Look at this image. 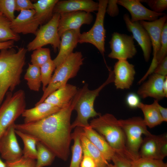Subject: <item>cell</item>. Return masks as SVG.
I'll return each instance as SVG.
<instances>
[{
    "mask_svg": "<svg viewBox=\"0 0 167 167\" xmlns=\"http://www.w3.org/2000/svg\"><path fill=\"white\" fill-rule=\"evenodd\" d=\"M167 23H165L162 29L160 47L156 58L157 66L167 56Z\"/></svg>",
    "mask_w": 167,
    "mask_h": 167,
    "instance_id": "37",
    "label": "cell"
},
{
    "mask_svg": "<svg viewBox=\"0 0 167 167\" xmlns=\"http://www.w3.org/2000/svg\"><path fill=\"white\" fill-rule=\"evenodd\" d=\"M80 167H96L93 160L89 156L83 155Z\"/></svg>",
    "mask_w": 167,
    "mask_h": 167,
    "instance_id": "45",
    "label": "cell"
},
{
    "mask_svg": "<svg viewBox=\"0 0 167 167\" xmlns=\"http://www.w3.org/2000/svg\"><path fill=\"white\" fill-rule=\"evenodd\" d=\"M139 0H118V4L126 9L131 15L130 20L132 22L146 20L152 21L156 20L164 13H157L143 6Z\"/></svg>",
    "mask_w": 167,
    "mask_h": 167,
    "instance_id": "17",
    "label": "cell"
},
{
    "mask_svg": "<svg viewBox=\"0 0 167 167\" xmlns=\"http://www.w3.org/2000/svg\"><path fill=\"white\" fill-rule=\"evenodd\" d=\"M98 3L92 0L58 1L53 10V14H59L79 11L90 13L97 11Z\"/></svg>",
    "mask_w": 167,
    "mask_h": 167,
    "instance_id": "21",
    "label": "cell"
},
{
    "mask_svg": "<svg viewBox=\"0 0 167 167\" xmlns=\"http://www.w3.org/2000/svg\"><path fill=\"white\" fill-rule=\"evenodd\" d=\"M82 133L101 152L108 161L116 152L109 145L105 138L94 129L88 127L82 128Z\"/></svg>",
    "mask_w": 167,
    "mask_h": 167,
    "instance_id": "24",
    "label": "cell"
},
{
    "mask_svg": "<svg viewBox=\"0 0 167 167\" xmlns=\"http://www.w3.org/2000/svg\"><path fill=\"white\" fill-rule=\"evenodd\" d=\"M58 0H38L33 3L35 16L40 25L46 24L52 19L54 7Z\"/></svg>",
    "mask_w": 167,
    "mask_h": 167,
    "instance_id": "25",
    "label": "cell"
},
{
    "mask_svg": "<svg viewBox=\"0 0 167 167\" xmlns=\"http://www.w3.org/2000/svg\"><path fill=\"white\" fill-rule=\"evenodd\" d=\"M98 116L90 121V126L101 135L117 153L131 161L137 159L127 148L125 135L119 120L109 113Z\"/></svg>",
    "mask_w": 167,
    "mask_h": 167,
    "instance_id": "3",
    "label": "cell"
},
{
    "mask_svg": "<svg viewBox=\"0 0 167 167\" xmlns=\"http://www.w3.org/2000/svg\"><path fill=\"white\" fill-rule=\"evenodd\" d=\"M166 76L152 73L139 88L137 94L142 99L151 97L158 101L162 99L165 97L163 85Z\"/></svg>",
    "mask_w": 167,
    "mask_h": 167,
    "instance_id": "19",
    "label": "cell"
},
{
    "mask_svg": "<svg viewBox=\"0 0 167 167\" xmlns=\"http://www.w3.org/2000/svg\"><path fill=\"white\" fill-rule=\"evenodd\" d=\"M108 77L106 81L98 88L91 90L85 84L77 92L71 101L73 110L76 111L77 117L71 124L72 129L77 127L82 128L89 126V119L99 116L100 114L94 109L95 100L101 91L107 85L113 82L114 74L113 71L109 70Z\"/></svg>",
    "mask_w": 167,
    "mask_h": 167,
    "instance_id": "4",
    "label": "cell"
},
{
    "mask_svg": "<svg viewBox=\"0 0 167 167\" xmlns=\"http://www.w3.org/2000/svg\"><path fill=\"white\" fill-rule=\"evenodd\" d=\"M37 157L35 167H43L50 165L56 156L55 154L41 142L36 144Z\"/></svg>",
    "mask_w": 167,
    "mask_h": 167,
    "instance_id": "31",
    "label": "cell"
},
{
    "mask_svg": "<svg viewBox=\"0 0 167 167\" xmlns=\"http://www.w3.org/2000/svg\"><path fill=\"white\" fill-rule=\"evenodd\" d=\"M36 162L35 160L26 158L23 156L15 161L6 162V167H35Z\"/></svg>",
    "mask_w": 167,
    "mask_h": 167,
    "instance_id": "39",
    "label": "cell"
},
{
    "mask_svg": "<svg viewBox=\"0 0 167 167\" xmlns=\"http://www.w3.org/2000/svg\"><path fill=\"white\" fill-rule=\"evenodd\" d=\"M34 9L23 10L11 22V28L15 33L19 34H33L35 35L39 25L35 16Z\"/></svg>",
    "mask_w": 167,
    "mask_h": 167,
    "instance_id": "16",
    "label": "cell"
},
{
    "mask_svg": "<svg viewBox=\"0 0 167 167\" xmlns=\"http://www.w3.org/2000/svg\"><path fill=\"white\" fill-rule=\"evenodd\" d=\"M123 19L128 31L132 33L134 39L141 48L145 61H148L152 46L148 33L139 22H131L128 14H124Z\"/></svg>",
    "mask_w": 167,
    "mask_h": 167,
    "instance_id": "15",
    "label": "cell"
},
{
    "mask_svg": "<svg viewBox=\"0 0 167 167\" xmlns=\"http://www.w3.org/2000/svg\"><path fill=\"white\" fill-rule=\"evenodd\" d=\"M14 41L13 40H10L5 42H0V50L14 47Z\"/></svg>",
    "mask_w": 167,
    "mask_h": 167,
    "instance_id": "47",
    "label": "cell"
},
{
    "mask_svg": "<svg viewBox=\"0 0 167 167\" xmlns=\"http://www.w3.org/2000/svg\"><path fill=\"white\" fill-rule=\"evenodd\" d=\"M111 161L113 163L114 167H131V161L116 152Z\"/></svg>",
    "mask_w": 167,
    "mask_h": 167,
    "instance_id": "40",
    "label": "cell"
},
{
    "mask_svg": "<svg viewBox=\"0 0 167 167\" xmlns=\"http://www.w3.org/2000/svg\"><path fill=\"white\" fill-rule=\"evenodd\" d=\"M71 102L41 120L28 123H15V129L34 137L56 156L66 161L72 140L71 118L73 108Z\"/></svg>",
    "mask_w": 167,
    "mask_h": 167,
    "instance_id": "1",
    "label": "cell"
},
{
    "mask_svg": "<svg viewBox=\"0 0 167 167\" xmlns=\"http://www.w3.org/2000/svg\"><path fill=\"white\" fill-rule=\"evenodd\" d=\"M27 51L24 47L0 50V105L8 91L12 92L20 83Z\"/></svg>",
    "mask_w": 167,
    "mask_h": 167,
    "instance_id": "2",
    "label": "cell"
},
{
    "mask_svg": "<svg viewBox=\"0 0 167 167\" xmlns=\"http://www.w3.org/2000/svg\"><path fill=\"white\" fill-rule=\"evenodd\" d=\"M108 0L98 1V8L95 22L92 27L88 32L80 33L79 43H90L95 46L104 57L106 30L104 20Z\"/></svg>",
    "mask_w": 167,
    "mask_h": 167,
    "instance_id": "8",
    "label": "cell"
},
{
    "mask_svg": "<svg viewBox=\"0 0 167 167\" xmlns=\"http://www.w3.org/2000/svg\"><path fill=\"white\" fill-rule=\"evenodd\" d=\"M40 68L42 89L44 91L51 79L52 74L56 66L53 60L51 59L42 65Z\"/></svg>",
    "mask_w": 167,
    "mask_h": 167,
    "instance_id": "33",
    "label": "cell"
},
{
    "mask_svg": "<svg viewBox=\"0 0 167 167\" xmlns=\"http://www.w3.org/2000/svg\"><path fill=\"white\" fill-rule=\"evenodd\" d=\"M138 108L143 113L144 117L143 119L147 126L153 128L163 122L155 100L151 104L140 102Z\"/></svg>",
    "mask_w": 167,
    "mask_h": 167,
    "instance_id": "27",
    "label": "cell"
},
{
    "mask_svg": "<svg viewBox=\"0 0 167 167\" xmlns=\"http://www.w3.org/2000/svg\"><path fill=\"white\" fill-rule=\"evenodd\" d=\"M167 135L151 134L143 139L139 151L140 157L163 160L167 155Z\"/></svg>",
    "mask_w": 167,
    "mask_h": 167,
    "instance_id": "12",
    "label": "cell"
},
{
    "mask_svg": "<svg viewBox=\"0 0 167 167\" xmlns=\"http://www.w3.org/2000/svg\"><path fill=\"white\" fill-rule=\"evenodd\" d=\"M114 81L116 88L129 89L132 86L135 74L134 66L127 60H118L115 64L113 71Z\"/></svg>",
    "mask_w": 167,
    "mask_h": 167,
    "instance_id": "18",
    "label": "cell"
},
{
    "mask_svg": "<svg viewBox=\"0 0 167 167\" xmlns=\"http://www.w3.org/2000/svg\"><path fill=\"white\" fill-rule=\"evenodd\" d=\"M80 134V139L83 155L91 158L94 161L96 167H108V161L101 152L82 133Z\"/></svg>",
    "mask_w": 167,
    "mask_h": 167,
    "instance_id": "26",
    "label": "cell"
},
{
    "mask_svg": "<svg viewBox=\"0 0 167 167\" xmlns=\"http://www.w3.org/2000/svg\"><path fill=\"white\" fill-rule=\"evenodd\" d=\"M82 128L79 127L75 128L71 133L72 140L74 144L71 148L72 157L69 167H80L83 158V153L80 139V134Z\"/></svg>",
    "mask_w": 167,
    "mask_h": 167,
    "instance_id": "28",
    "label": "cell"
},
{
    "mask_svg": "<svg viewBox=\"0 0 167 167\" xmlns=\"http://www.w3.org/2000/svg\"><path fill=\"white\" fill-rule=\"evenodd\" d=\"M131 167H167L163 160L140 157L131 161Z\"/></svg>",
    "mask_w": 167,
    "mask_h": 167,
    "instance_id": "35",
    "label": "cell"
},
{
    "mask_svg": "<svg viewBox=\"0 0 167 167\" xmlns=\"http://www.w3.org/2000/svg\"><path fill=\"white\" fill-rule=\"evenodd\" d=\"M78 91L74 85L67 84L65 86L52 92L44 102L61 109L68 105Z\"/></svg>",
    "mask_w": 167,
    "mask_h": 167,
    "instance_id": "22",
    "label": "cell"
},
{
    "mask_svg": "<svg viewBox=\"0 0 167 167\" xmlns=\"http://www.w3.org/2000/svg\"><path fill=\"white\" fill-rule=\"evenodd\" d=\"M108 167H114L113 164H109Z\"/></svg>",
    "mask_w": 167,
    "mask_h": 167,
    "instance_id": "50",
    "label": "cell"
},
{
    "mask_svg": "<svg viewBox=\"0 0 167 167\" xmlns=\"http://www.w3.org/2000/svg\"><path fill=\"white\" fill-rule=\"evenodd\" d=\"M118 120L125 135L127 149L137 159L140 157L139 150L143 140L142 135L146 136L151 134L148 130L143 119L135 117Z\"/></svg>",
    "mask_w": 167,
    "mask_h": 167,
    "instance_id": "7",
    "label": "cell"
},
{
    "mask_svg": "<svg viewBox=\"0 0 167 167\" xmlns=\"http://www.w3.org/2000/svg\"><path fill=\"white\" fill-rule=\"evenodd\" d=\"M11 21L2 14H0V42L10 40L18 41L19 34L14 33L11 28Z\"/></svg>",
    "mask_w": 167,
    "mask_h": 167,
    "instance_id": "32",
    "label": "cell"
},
{
    "mask_svg": "<svg viewBox=\"0 0 167 167\" xmlns=\"http://www.w3.org/2000/svg\"><path fill=\"white\" fill-rule=\"evenodd\" d=\"M126 101L129 107L133 109L138 108L141 102L138 95L133 92L130 93L127 95Z\"/></svg>",
    "mask_w": 167,
    "mask_h": 167,
    "instance_id": "41",
    "label": "cell"
},
{
    "mask_svg": "<svg viewBox=\"0 0 167 167\" xmlns=\"http://www.w3.org/2000/svg\"><path fill=\"white\" fill-rule=\"evenodd\" d=\"M147 3L152 11L157 13H162L167 9V0H141Z\"/></svg>",
    "mask_w": 167,
    "mask_h": 167,
    "instance_id": "38",
    "label": "cell"
},
{
    "mask_svg": "<svg viewBox=\"0 0 167 167\" xmlns=\"http://www.w3.org/2000/svg\"><path fill=\"white\" fill-rule=\"evenodd\" d=\"M60 17L59 14H54L49 21L40 27L35 38L27 45V51H33L48 44L52 46L55 52L59 49L60 38L58 33V27Z\"/></svg>",
    "mask_w": 167,
    "mask_h": 167,
    "instance_id": "9",
    "label": "cell"
},
{
    "mask_svg": "<svg viewBox=\"0 0 167 167\" xmlns=\"http://www.w3.org/2000/svg\"><path fill=\"white\" fill-rule=\"evenodd\" d=\"M84 60L80 52H73L69 55L56 68L49 83L35 105L43 102L51 93L65 86L70 79L76 76L83 64Z\"/></svg>",
    "mask_w": 167,
    "mask_h": 167,
    "instance_id": "5",
    "label": "cell"
},
{
    "mask_svg": "<svg viewBox=\"0 0 167 167\" xmlns=\"http://www.w3.org/2000/svg\"><path fill=\"white\" fill-rule=\"evenodd\" d=\"M61 109L49 103L43 102L32 108L25 109L22 114L24 123H28L41 120L57 112Z\"/></svg>",
    "mask_w": 167,
    "mask_h": 167,
    "instance_id": "23",
    "label": "cell"
},
{
    "mask_svg": "<svg viewBox=\"0 0 167 167\" xmlns=\"http://www.w3.org/2000/svg\"><path fill=\"white\" fill-rule=\"evenodd\" d=\"M117 1V0H108L106 12L111 17L116 16L119 13Z\"/></svg>",
    "mask_w": 167,
    "mask_h": 167,
    "instance_id": "43",
    "label": "cell"
},
{
    "mask_svg": "<svg viewBox=\"0 0 167 167\" xmlns=\"http://www.w3.org/2000/svg\"><path fill=\"white\" fill-rule=\"evenodd\" d=\"M0 167H6V164L2 161L0 157Z\"/></svg>",
    "mask_w": 167,
    "mask_h": 167,
    "instance_id": "49",
    "label": "cell"
},
{
    "mask_svg": "<svg viewBox=\"0 0 167 167\" xmlns=\"http://www.w3.org/2000/svg\"><path fill=\"white\" fill-rule=\"evenodd\" d=\"M153 73L164 76H167V56L157 65Z\"/></svg>",
    "mask_w": 167,
    "mask_h": 167,
    "instance_id": "44",
    "label": "cell"
},
{
    "mask_svg": "<svg viewBox=\"0 0 167 167\" xmlns=\"http://www.w3.org/2000/svg\"><path fill=\"white\" fill-rule=\"evenodd\" d=\"M15 0H0V13L11 22L15 18Z\"/></svg>",
    "mask_w": 167,
    "mask_h": 167,
    "instance_id": "36",
    "label": "cell"
},
{
    "mask_svg": "<svg viewBox=\"0 0 167 167\" xmlns=\"http://www.w3.org/2000/svg\"><path fill=\"white\" fill-rule=\"evenodd\" d=\"M0 14H1L0 13Z\"/></svg>",
    "mask_w": 167,
    "mask_h": 167,
    "instance_id": "51",
    "label": "cell"
},
{
    "mask_svg": "<svg viewBox=\"0 0 167 167\" xmlns=\"http://www.w3.org/2000/svg\"><path fill=\"white\" fill-rule=\"evenodd\" d=\"M24 78L30 90L36 92L39 91L42 84L40 67L29 63Z\"/></svg>",
    "mask_w": 167,
    "mask_h": 167,
    "instance_id": "30",
    "label": "cell"
},
{
    "mask_svg": "<svg viewBox=\"0 0 167 167\" xmlns=\"http://www.w3.org/2000/svg\"><path fill=\"white\" fill-rule=\"evenodd\" d=\"M167 19V15H164L161 18L153 21H139L149 35L153 50V58L151 65L145 75L139 81V84L143 82L148 76L153 73L157 66L156 62V56L160 49L162 30L166 22Z\"/></svg>",
    "mask_w": 167,
    "mask_h": 167,
    "instance_id": "10",
    "label": "cell"
},
{
    "mask_svg": "<svg viewBox=\"0 0 167 167\" xmlns=\"http://www.w3.org/2000/svg\"><path fill=\"white\" fill-rule=\"evenodd\" d=\"M15 11L34 9L33 4L29 0H15Z\"/></svg>",
    "mask_w": 167,
    "mask_h": 167,
    "instance_id": "42",
    "label": "cell"
},
{
    "mask_svg": "<svg viewBox=\"0 0 167 167\" xmlns=\"http://www.w3.org/2000/svg\"><path fill=\"white\" fill-rule=\"evenodd\" d=\"M80 29L71 30L64 32L60 37L59 52L53 60L56 68L70 54L79 43Z\"/></svg>",
    "mask_w": 167,
    "mask_h": 167,
    "instance_id": "20",
    "label": "cell"
},
{
    "mask_svg": "<svg viewBox=\"0 0 167 167\" xmlns=\"http://www.w3.org/2000/svg\"><path fill=\"white\" fill-rule=\"evenodd\" d=\"M51 59L49 49L42 47L33 51L31 55V62L32 64L40 67Z\"/></svg>",
    "mask_w": 167,
    "mask_h": 167,
    "instance_id": "34",
    "label": "cell"
},
{
    "mask_svg": "<svg viewBox=\"0 0 167 167\" xmlns=\"http://www.w3.org/2000/svg\"><path fill=\"white\" fill-rule=\"evenodd\" d=\"M15 132L22 139L24 144L23 156L26 158L36 159V144L38 140L34 137L21 131L15 130Z\"/></svg>",
    "mask_w": 167,
    "mask_h": 167,
    "instance_id": "29",
    "label": "cell"
},
{
    "mask_svg": "<svg viewBox=\"0 0 167 167\" xmlns=\"http://www.w3.org/2000/svg\"><path fill=\"white\" fill-rule=\"evenodd\" d=\"M14 123L7 130L0 139V154L6 162L16 161L23 156L16 136Z\"/></svg>",
    "mask_w": 167,
    "mask_h": 167,
    "instance_id": "13",
    "label": "cell"
},
{
    "mask_svg": "<svg viewBox=\"0 0 167 167\" xmlns=\"http://www.w3.org/2000/svg\"><path fill=\"white\" fill-rule=\"evenodd\" d=\"M134 39L132 35L113 33L109 42L111 51L108 57L118 60L132 58L137 52Z\"/></svg>",
    "mask_w": 167,
    "mask_h": 167,
    "instance_id": "11",
    "label": "cell"
},
{
    "mask_svg": "<svg viewBox=\"0 0 167 167\" xmlns=\"http://www.w3.org/2000/svg\"><path fill=\"white\" fill-rule=\"evenodd\" d=\"M6 98L0 106V139L8 128L22 114L26 103L24 91L20 89L14 94L6 93Z\"/></svg>",
    "mask_w": 167,
    "mask_h": 167,
    "instance_id": "6",
    "label": "cell"
},
{
    "mask_svg": "<svg viewBox=\"0 0 167 167\" xmlns=\"http://www.w3.org/2000/svg\"><path fill=\"white\" fill-rule=\"evenodd\" d=\"M163 90L165 97H167V76L164 80L163 85Z\"/></svg>",
    "mask_w": 167,
    "mask_h": 167,
    "instance_id": "48",
    "label": "cell"
},
{
    "mask_svg": "<svg viewBox=\"0 0 167 167\" xmlns=\"http://www.w3.org/2000/svg\"><path fill=\"white\" fill-rule=\"evenodd\" d=\"M60 14L58 31L59 37L65 32L71 30L80 29L83 24H90L93 17L90 13L79 11L62 13Z\"/></svg>",
    "mask_w": 167,
    "mask_h": 167,
    "instance_id": "14",
    "label": "cell"
},
{
    "mask_svg": "<svg viewBox=\"0 0 167 167\" xmlns=\"http://www.w3.org/2000/svg\"><path fill=\"white\" fill-rule=\"evenodd\" d=\"M154 100L155 101L156 104L158 109L163 122H166L167 121V109L160 105L158 103V101Z\"/></svg>",
    "mask_w": 167,
    "mask_h": 167,
    "instance_id": "46",
    "label": "cell"
}]
</instances>
